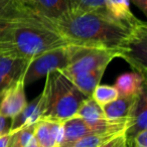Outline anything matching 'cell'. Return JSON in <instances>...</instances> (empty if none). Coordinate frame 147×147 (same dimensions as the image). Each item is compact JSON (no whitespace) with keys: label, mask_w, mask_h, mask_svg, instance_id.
I'll return each mask as SVG.
<instances>
[{"label":"cell","mask_w":147,"mask_h":147,"mask_svg":"<svg viewBox=\"0 0 147 147\" xmlns=\"http://www.w3.org/2000/svg\"><path fill=\"white\" fill-rule=\"evenodd\" d=\"M123 53L86 45H69V57L63 73L87 97L100 84L108 65Z\"/></svg>","instance_id":"3957f363"},{"label":"cell","mask_w":147,"mask_h":147,"mask_svg":"<svg viewBox=\"0 0 147 147\" xmlns=\"http://www.w3.org/2000/svg\"><path fill=\"white\" fill-rule=\"evenodd\" d=\"M120 147H126V142H125V143H124V144H123V145H122V146H120Z\"/></svg>","instance_id":"f546056e"},{"label":"cell","mask_w":147,"mask_h":147,"mask_svg":"<svg viewBox=\"0 0 147 147\" xmlns=\"http://www.w3.org/2000/svg\"><path fill=\"white\" fill-rule=\"evenodd\" d=\"M71 8L87 11V12H94L97 14L112 18L109 15L106 6H105V0H71Z\"/></svg>","instance_id":"d6986e66"},{"label":"cell","mask_w":147,"mask_h":147,"mask_svg":"<svg viewBox=\"0 0 147 147\" xmlns=\"http://www.w3.org/2000/svg\"><path fill=\"white\" fill-rule=\"evenodd\" d=\"M24 75L3 92L0 98V115L6 119H12L26 106Z\"/></svg>","instance_id":"8992f818"},{"label":"cell","mask_w":147,"mask_h":147,"mask_svg":"<svg viewBox=\"0 0 147 147\" xmlns=\"http://www.w3.org/2000/svg\"><path fill=\"white\" fill-rule=\"evenodd\" d=\"M93 100L99 104L101 107L109 104L112 101L116 100L119 97L118 92L114 86L110 85H101L99 84L93 91L92 96Z\"/></svg>","instance_id":"ffe728a7"},{"label":"cell","mask_w":147,"mask_h":147,"mask_svg":"<svg viewBox=\"0 0 147 147\" xmlns=\"http://www.w3.org/2000/svg\"><path fill=\"white\" fill-rule=\"evenodd\" d=\"M49 23L69 45L114 49L122 51L123 55L131 41L147 31V26L134 29L110 17L76 8H71L59 18Z\"/></svg>","instance_id":"6da1fadb"},{"label":"cell","mask_w":147,"mask_h":147,"mask_svg":"<svg viewBox=\"0 0 147 147\" xmlns=\"http://www.w3.org/2000/svg\"><path fill=\"white\" fill-rule=\"evenodd\" d=\"M69 45L47 51L39 57L31 59L27 63L24 71L25 87L38 81L51 71L65 69L69 63Z\"/></svg>","instance_id":"5b68a950"},{"label":"cell","mask_w":147,"mask_h":147,"mask_svg":"<svg viewBox=\"0 0 147 147\" xmlns=\"http://www.w3.org/2000/svg\"><path fill=\"white\" fill-rule=\"evenodd\" d=\"M126 147H147V130L141 131L130 141H126Z\"/></svg>","instance_id":"7402d4cb"},{"label":"cell","mask_w":147,"mask_h":147,"mask_svg":"<svg viewBox=\"0 0 147 147\" xmlns=\"http://www.w3.org/2000/svg\"><path fill=\"white\" fill-rule=\"evenodd\" d=\"M121 134H125V132H103L94 133V134L87 135L71 144V147H100L111 139L119 136Z\"/></svg>","instance_id":"ac0fdd59"},{"label":"cell","mask_w":147,"mask_h":147,"mask_svg":"<svg viewBox=\"0 0 147 147\" xmlns=\"http://www.w3.org/2000/svg\"><path fill=\"white\" fill-rule=\"evenodd\" d=\"M63 144L71 145L87 135L97 133L92 126L79 117H73L63 123ZM61 144V145H63Z\"/></svg>","instance_id":"2e32d148"},{"label":"cell","mask_w":147,"mask_h":147,"mask_svg":"<svg viewBox=\"0 0 147 147\" xmlns=\"http://www.w3.org/2000/svg\"><path fill=\"white\" fill-rule=\"evenodd\" d=\"M34 125L25 126L14 132L10 133L8 146L7 147H25V145L28 143V141L33 137L34 133Z\"/></svg>","instance_id":"44dd1931"},{"label":"cell","mask_w":147,"mask_h":147,"mask_svg":"<svg viewBox=\"0 0 147 147\" xmlns=\"http://www.w3.org/2000/svg\"><path fill=\"white\" fill-rule=\"evenodd\" d=\"M126 142V139H125V134H121L119 136L115 137V138L111 139L110 141L106 142L105 144H103L100 147H120L122 146L124 143Z\"/></svg>","instance_id":"603a6c76"},{"label":"cell","mask_w":147,"mask_h":147,"mask_svg":"<svg viewBox=\"0 0 147 147\" xmlns=\"http://www.w3.org/2000/svg\"><path fill=\"white\" fill-rule=\"evenodd\" d=\"M16 1L18 3H20L21 5H23V6H26V7H28V8H30V7L34 4V2L36 0H16Z\"/></svg>","instance_id":"4316f807"},{"label":"cell","mask_w":147,"mask_h":147,"mask_svg":"<svg viewBox=\"0 0 147 147\" xmlns=\"http://www.w3.org/2000/svg\"><path fill=\"white\" fill-rule=\"evenodd\" d=\"M35 140L38 147H59L63 144V127L61 122L40 120L35 124Z\"/></svg>","instance_id":"ba28073f"},{"label":"cell","mask_w":147,"mask_h":147,"mask_svg":"<svg viewBox=\"0 0 147 147\" xmlns=\"http://www.w3.org/2000/svg\"><path fill=\"white\" fill-rule=\"evenodd\" d=\"M59 147H71L69 145H67V144H63V145H61V146H59Z\"/></svg>","instance_id":"f1b7e54d"},{"label":"cell","mask_w":147,"mask_h":147,"mask_svg":"<svg viewBox=\"0 0 147 147\" xmlns=\"http://www.w3.org/2000/svg\"><path fill=\"white\" fill-rule=\"evenodd\" d=\"M133 2L145 15H147V0H129Z\"/></svg>","instance_id":"cb8c5ba5"},{"label":"cell","mask_w":147,"mask_h":147,"mask_svg":"<svg viewBox=\"0 0 147 147\" xmlns=\"http://www.w3.org/2000/svg\"><path fill=\"white\" fill-rule=\"evenodd\" d=\"M136 97H118L116 100L102 107L106 119L110 121L128 120L136 101Z\"/></svg>","instance_id":"9a60e30c"},{"label":"cell","mask_w":147,"mask_h":147,"mask_svg":"<svg viewBox=\"0 0 147 147\" xmlns=\"http://www.w3.org/2000/svg\"><path fill=\"white\" fill-rule=\"evenodd\" d=\"M105 6L113 19L134 29L146 27L144 21L137 18L130 8L129 0H105Z\"/></svg>","instance_id":"7c38bea8"},{"label":"cell","mask_w":147,"mask_h":147,"mask_svg":"<svg viewBox=\"0 0 147 147\" xmlns=\"http://www.w3.org/2000/svg\"><path fill=\"white\" fill-rule=\"evenodd\" d=\"M31 12L32 10L30 8L21 5L16 0H0V25Z\"/></svg>","instance_id":"e0dca14e"},{"label":"cell","mask_w":147,"mask_h":147,"mask_svg":"<svg viewBox=\"0 0 147 147\" xmlns=\"http://www.w3.org/2000/svg\"><path fill=\"white\" fill-rule=\"evenodd\" d=\"M43 113H45V101L42 94L40 93V95H38L34 100L27 103L24 109L18 115L10 119L11 123L8 128V132H14L22 127L36 124L42 119Z\"/></svg>","instance_id":"30bf717a"},{"label":"cell","mask_w":147,"mask_h":147,"mask_svg":"<svg viewBox=\"0 0 147 147\" xmlns=\"http://www.w3.org/2000/svg\"><path fill=\"white\" fill-rule=\"evenodd\" d=\"M25 147H38V144H37L36 140H35L34 136H33L32 138L28 141V143L25 145Z\"/></svg>","instance_id":"83f0119b"},{"label":"cell","mask_w":147,"mask_h":147,"mask_svg":"<svg viewBox=\"0 0 147 147\" xmlns=\"http://www.w3.org/2000/svg\"><path fill=\"white\" fill-rule=\"evenodd\" d=\"M9 138H10V133L7 131L6 133L0 136V147H7L8 146Z\"/></svg>","instance_id":"d4e9b609"},{"label":"cell","mask_w":147,"mask_h":147,"mask_svg":"<svg viewBox=\"0 0 147 147\" xmlns=\"http://www.w3.org/2000/svg\"><path fill=\"white\" fill-rule=\"evenodd\" d=\"M42 94L45 113L41 120L63 123L76 115L81 103L88 98L63 73V71L47 74Z\"/></svg>","instance_id":"277c9868"},{"label":"cell","mask_w":147,"mask_h":147,"mask_svg":"<svg viewBox=\"0 0 147 147\" xmlns=\"http://www.w3.org/2000/svg\"><path fill=\"white\" fill-rule=\"evenodd\" d=\"M8 129L6 128V118L0 115V136L4 133H6Z\"/></svg>","instance_id":"484cf974"},{"label":"cell","mask_w":147,"mask_h":147,"mask_svg":"<svg viewBox=\"0 0 147 147\" xmlns=\"http://www.w3.org/2000/svg\"><path fill=\"white\" fill-rule=\"evenodd\" d=\"M147 130V93L146 88L137 96L129 116V127L125 132L126 141H130L141 131Z\"/></svg>","instance_id":"8fae6325"},{"label":"cell","mask_w":147,"mask_h":147,"mask_svg":"<svg viewBox=\"0 0 147 147\" xmlns=\"http://www.w3.org/2000/svg\"><path fill=\"white\" fill-rule=\"evenodd\" d=\"M69 45L49 22L34 12L0 25V53L30 61L47 51Z\"/></svg>","instance_id":"7a4b0ae2"},{"label":"cell","mask_w":147,"mask_h":147,"mask_svg":"<svg viewBox=\"0 0 147 147\" xmlns=\"http://www.w3.org/2000/svg\"><path fill=\"white\" fill-rule=\"evenodd\" d=\"M29 61L0 53V98L7 88L24 75Z\"/></svg>","instance_id":"52a82bcc"},{"label":"cell","mask_w":147,"mask_h":147,"mask_svg":"<svg viewBox=\"0 0 147 147\" xmlns=\"http://www.w3.org/2000/svg\"><path fill=\"white\" fill-rule=\"evenodd\" d=\"M71 8V0H36L30 9L47 22H51Z\"/></svg>","instance_id":"4fadbf2b"},{"label":"cell","mask_w":147,"mask_h":147,"mask_svg":"<svg viewBox=\"0 0 147 147\" xmlns=\"http://www.w3.org/2000/svg\"><path fill=\"white\" fill-rule=\"evenodd\" d=\"M133 71L146 77L147 73V31L137 35L130 42L122 57Z\"/></svg>","instance_id":"9c48e42d"},{"label":"cell","mask_w":147,"mask_h":147,"mask_svg":"<svg viewBox=\"0 0 147 147\" xmlns=\"http://www.w3.org/2000/svg\"><path fill=\"white\" fill-rule=\"evenodd\" d=\"M114 87L119 97H136L146 88V77L136 71L121 74L115 81Z\"/></svg>","instance_id":"5bb4252c"}]
</instances>
